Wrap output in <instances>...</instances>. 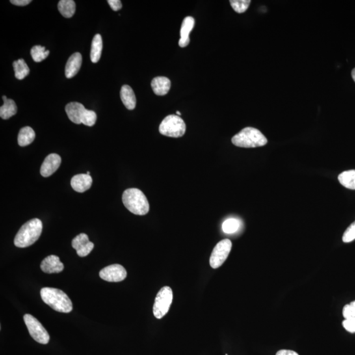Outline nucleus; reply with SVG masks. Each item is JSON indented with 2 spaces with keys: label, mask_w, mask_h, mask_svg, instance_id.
I'll return each instance as SVG.
<instances>
[{
  "label": "nucleus",
  "mask_w": 355,
  "mask_h": 355,
  "mask_svg": "<svg viewBox=\"0 0 355 355\" xmlns=\"http://www.w3.org/2000/svg\"><path fill=\"white\" fill-rule=\"evenodd\" d=\"M40 295L43 302L53 310L64 313H70L73 310L72 302L62 290L44 287L41 289Z\"/></svg>",
  "instance_id": "obj_1"
},
{
  "label": "nucleus",
  "mask_w": 355,
  "mask_h": 355,
  "mask_svg": "<svg viewBox=\"0 0 355 355\" xmlns=\"http://www.w3.org/2000/svg\"><path fill=\"white\" fill-rule=\"evenodd\" d=\"M42 222L38 218H33L24 224L15 238V246L25 248L35 243L42 231Z\"/></svg>",
  "instance_id": "obj_2"
},
{
  "label": "nucleus",
  "mask_w": 355,
  "mask_h": 355,
  "mask_svg": "<svg viewBox=\"0 0 355 355\" xmlns=\"http://www.w3.org/2000/svg\"><path fill=\"white\" fill-rule=\"evenodd\" d=\"M122 199L125 207L134 215H145L149 211L148 199L144 193L137 188L125 190Z\"/></svg>",
  "instance_id": "obj_3"
},
{
  "label": "nucleus",
  "mask_w": 355,
  "mask_h": 355,
  "mask_svg": "<svg viewBox=\"0 0 355 355\" xmlns=\"http://www.w3.org/2000/svg\"><path fill=\"white\" fill-rule=\"evenodd\" d=\"M231 142L234 146L240 148H253L265 146L268 140L258 129L247 127L235 134L231 139Z\"/></svg>",
  "instance_id": "obj_4"
},
{
  "label": "nucleus",
  "mask_w": 355,
  "mask_h": 355,
  "mask_svg": "<svg viewBox=\"0 0 355 355\" xmlns=\"http://www.w3.org/2000/svg\"><path fill=\"white\" fill-rule=\"evenodd\" d=\"M186 129V124L183 119L170 114L162 121L159 126V133L168 137L180 138L185 135Z\"/></svg>",
  "instance_id": "obj_5"
},
{
  "label": "nucleus",
  "mask_w": 355,
  "mask_h": 355,
  "mask_svg": "<svg viewBox=\"0 0 355 355\" xmlns=\"http://www.w3.org/2000/svg\"><path fill=\"white\" fill-rule=\"evenodd\" d=\"M173 299L172 290L168 286L162 287L158 292L153 305V312L155 317L161 319L169 311Z\"/></svg>",
  "instance_id": "obj_6"
},
{
  "label": "nucleus",
  "mask_w": 355,
  "mask_h": 355,
  "mask_svg": "<svg viewBox=\"0 0 355 355\" xmlns=\"http://www.w3.org/2000/svg\"><path fill=\"white\" fill-rule=\"evenodd\" d=\"M24 321L32 338L41 344L48 343L49 335L46 330L33 316L26 314L23 317Z\"/></svg>",
  "instance_id": "obj_7"
},
{
  "label": "nucleus",
  "mask_w": 355,
  "mask_h": 355,
  "mask_svg": "<svg viewBox=\"0 0 355 355\" xmlns=\"http://www.w3.org/2000/svg\"><path fill=\"white\" fill-rule=\"evenodd\" d=\"M231 247L232 244L228 239L223 240L216 244L210 257V265L212 268L216 269L223 265L228 258Z\"/></svg>",
  "instance_id": "obj_8"
},
{
  "label": "nucleus",
  "mask_w": 355,
  "mask_h": 355,
  "mask_svg": "<svg viewBox=\"0 0 355 355\" xmlns=\"http://www.w3.org/2000/svg\"><path fill=\"white\" fill-rule=\"evenodd\" d=\"M127 276L126 269L119 264L106 266L99 272L100 278L109 282H119L124 280Z\"/></svg>",
  "instance_id": "obj_9"
},
{
  "label": "nucleus",
  "mask_w": 355,
  "mask_h": 355,
  "mask_svg": "<svg viewBox=\"0 0 355 355\" xmlns=\"http://www.w3.org/2000/svg\"><path fill=\"white\" fill-rule=\"evenodd\" d=\"M72 246L77 251V255L79 257H84L92 252L94 248V244L89 240L86 233H82L73 240Z\"/></svg>",
  "instance_id": "obj_10"
},
{
  "label": "nucleus",
  "mask_w": 355,
  "mask_h": 355,
  "mask_svg": "<svg viewBox=\"0 0 355 355\" xmlns=\"http://www.w3.org/2000/svg\"><path fill=\"white\" fill-rule=\"evenodd\" d=\"M62 163V158L55 153L47 155L42 164L40 174L43 177H49L59 168Z\"/></svg>",
  "instance_id": "obj_11"
},
{
  "label": "nucleus",
  "mask_w": 355,
  "mask_h": 355,
  "mask_svg": "<svg viewBox=\"0 0 355 355\" xmlns=\"http://www.w3.org/2000/svg\"><path fill=\"white\" fill-rule=\"evenodd\" d=\"M40 268L45 273H60L64 270V265L61 262L59 257L55 255H49L43 260Z\"/></svg>",
  "instance_id": "obj_12"
},
{
  "label": "nucleus",
  "mask_w": 355,
  "mask_h": 355,
  "mask_svg": "<svg viewBox=\"0 0 355 355\" xmlns=\"http://www.w3.org/2000/svg\"><path fill=\"white\" fill-rule=\"evenodd\" d=\"M92 178L87 174H79L75 175L71 181V187L75 191L83 193L87 191L92 185Z\"/></svg>",
  "instance_id": "obj_13"
},
{
  "label": "nucleus",
  "mask_w": 355,
  "mask_h": 355,
  "mask_svg": "<svg viewBox=\"0 0 355 355\" xmlns=\"http://www.w3.org/2000/svg\"><path fill=\"white\" fill-rule=\"evenodd\" d=\"M86 108L82 103L71 102L66 105V111L69 120L77 125L82 124V117Z\"/></svg>",
  "instance_id": "obj_14"
},
{
  "label": "nucleus",
  "mask_w": 355,
  "mask_h": 355,
  "mask_svg": "<svg viewBox=\"0 0 355 355\" xmlns=\"http://www.w3.org/2000/svg\"><path fill=\"white\" fill-rule=\"evenodd\" d=\"M82 63V57L79 52L73 53L68 61L66 66V76L67 79L74 77L79 73Z\"/></svg>",
  "instance_id": "obj_15"
},
{
  "label": "nucleus",
  "mask_w": 355,
  "mask_h": 355,
  "mask_svg": "<svg viewBox=\"0 0 355 355\" xmlns=\"http://www.w3.org/2000/svg\"><path fill=\"white\" fill-rule=\"evenodd\" d=\"M195 25L194 19L192 17H187L184 19L182 23L181 29V39L179 44L181 47L188 46L190 44V34L194 29Z\"/></svg>",
  "instance_id": "obj_16"
},
{
  "label": "nucleus",
  "mask_w": 355,
  "mask_h": 355,
  "mask_svg": "<svg viewBox=\"0 0 355 355\" xmlns=\"http://www.w3.org/2000/svg\"><path fill=\"white\" fill-rule=\"evenodd\" d=\"M171 82L168 78L157 77L154 78L151 82V88L153 92L157 96H163L169 92Z\"/></svg>",
  "instance_id": "obj_17"
},
{
  "label": "nucleus",
  "mask_w": 355,
  "mask_h": 355,
  "mask_svg": "<svg viewBox=\"0 0 355 355\" xmlns=\"http://www.w3.org/2000/svg\"><path fill=\"white\" fill-rule=\"evenodd\" d=\"M121 99L125 107L129 110L135 109L136 105V98L133 88L131 86L124 85L121 88Z\"/></svg>",
  "instance_id": "obj_18"
},
{
  "label": "nucleus",
  "mask_w": 355,
  "mask_h": 355,
  "mask_svg": "<svg viewBox=\"0 0 355 355\" xmlns=\"http://www.w3.org/2000/svg\"><path fill=\"white\" fill-rule=\"evenodd\" d=\"M4 105L0 107V116L2 119H9L17 113V107L15 101L12 99H8L4 96L2 97Z\"/></svg>",
  "instance_id": "obj_19"
},
{
  "label": "nucleus",
  "mask_w": 355,
  "mask_h": 355,
  "mask_svg": "<svg viewBox=\"0 0 355 355\" xmlns=\"http://www.w3.org/2000/svg\"><path fill=\"white\" fill-rule=\"evenodd\" d=\"M103 49V40L100 34H97L94 36L92 42L91 48V61L94 64H96L100 60L101 52Z\"/></svg>",
  "instance_id": "obj_20"
},
{
  "label": "nucleus",
  "mask_w": 355,
  "mask_h": 355,
  "mask_svg": "<svg viewBox=\"0 0 355 355\" xmlns=\"http://www.w3.org/2000/svg\"><path fill=\"white\" fill-rule=\"evenodd\" d=\"M35 137V132L31 127H23L18 134V144L21 147L29 146L33 142Z\"/></svg>",
  "instance_id": "obj_21"
},
{
  "label": "nucleus",
  "mask_w": 355,
  "mask_h": 355,
  "mask_svg": "<svg viewBox=\"0 0 355 355\" xmlns=\"http://www.w3.org/2000/svg\"><path fill=\"white\" fill-rule=\"evenodd\" d=\"M58 10L63 16L71 18L75 13V2L73 0H61L58 4Z\"/></svg>",
  "instance_id": "obj_22"
},
{
  "label": "nucleus",
  "mask_w": 355,
  "mask_h": 355,
  "mask_svg": "<svg viewBox=\"0 0 355 355\" xmlns=\"http://www.w3.org/2000/svg\"><path fill=\"white\" fill-rule=\"evenodd\" d=\"M338 180L344 187L355 190V170L344 171L339 175Z\"/></svg>",
  "instance_id": "obj_23"
},
{
  "label": "nucleus",
  "mask_w": 355,
  "mask_h": 355,
  "mask_svg": "<svg viewBox=\"0 0 355 355\" xmlns=\"http://www.w3.org/2000/svg\"><path fill=\"white\" fill-rule=\"evenodd\" d=\"M15 71V76L18 80L25 79L29 74L30 69L23 59L15 61L13 64Z\"/></svg>",
  "instance_id": "obj_24"
},
{
  "label": "nucleus",
  "mask_w": 355,
  "mask_h": 355,
  "mask_svg": "<svg viewBox=\"0 0 355 355\" xmlns=\"http://www.w3.org/2000/svg\"><path fill=\"white\" fill-rule=\"evenodd\" d=\"M32 59L35 62H41L46 59L49 54V50H45V47L41 45H35L30 50Z\"/></svg>",
  "instance_id": "obj_25"
},
{
  "label": "nucleus",
  "mask_w": 355,
  "mask_h": 355,
  "mask_svg": "<svg viewBox=\"0 0 355 355\" xmlns=\"http://www.w3.org/2000/svg\"><path fill=\"white\" fill-rule=\"evenodd\" d=\"M240 226V222L236 218H228L222 224V229L224 233H233L238 230Z\"/></svg>",
  "instance_id": "obj_26"
},
{
  "label": "nucleus",
  "mask_w": 355,
  "mask_h": 355,
  "mask_svg": "<svg viewBox=\"0 0 355 355\" xmlns=\"http://www.w3.org/2000/svg\"><path fill=\"white\" fill-rule=\"evenodd\" d=\"M229 3L235 12L238 14H243L248 10L251 1L250 0H231Z\"/></svg>",
  "instance_id": "obj_27"
},
{
  "label": "nucleus",
  "mask_w": 355,
  "mask_h": 355,
  "mask_svg": "<svg viewBox=\"0 0 355 355\" xmlns=\"http://www.w3.org/2000/svg\"><path fill=\"white\" fill-rule=\"evenodd\" d=\"M97 114L94 111L86 109L84 111L82 117V124L88 127H93L96 123Z\"/></svg>",
  "instance_id": "obj_28"
},
{
  "label": "nucleus",
  "mask_w": 355,
  "mask_h": 355,
  "mask_svg": "<svg viewBox=\"0 0 355 355\" xmlns=\"http://www.w3.org/2000/svg\"><path fill=\"white\" fill-rule=\"evenodd\" d=\"M355 240V221L346 229L343 235L344 243H349Z\"/></svg>",
  "instance_id": "obj_29"
},
{
  "label": "nucleus",
  "mask_w": 355,
  "mask_h": 355,
  "mask_svg": "<svg viewBox=\"0 0 355 355\" xmlns=\"http://www.w3.org/2000/svg\"><path fill=\"white\" fill-rule=\"evenodd\" d=\"M343 315L345 319L355 317V301L343 307Z\"/></svg>",
  "instance_id": "obj_30"
},
{
  "label": "nucleus",
  "mask_w": 355,
  "mask_h": 355,
  "mask_svg": "<svg viewBox=\"0 0 355 355\" xmlns=\"http://www.w3.org/2000/svg\"><path fill=\"white\" fill-rule=\"evenodd\" d=\"M342 324H343V328L347 332L352 333H355V317L345 319Z\"/></svg>",
  "instance_id": "obj_31"
},
{
  "label": "nucleus",
  "mask_w": 355,
  "mask_h": 355,
  "mask_svg": "<svg viewBox=\"0 0 355 355\" xmlns=\"http://www.w3.org/2000/svg\"><path fill=\"white\" fill-rule=\"evenodd\" d=\"M107 2L110 7L114 12H117V11L121 10V8H122V3H121L120 0H108Z\"/></svg>",
  "instance_id": "obj_32"
},
{
  "label": "nucleus",
  "mask_w": 355,
  "mask_h": 355,
  "mask_svg": "<svg viewBox=\"0 0 355 355\" xmlns=\"http://www.w3.org/2000/svg\"><path fill=\"white\" fill-rule=\"evenodd\" d=\"M11 3L17 6H25L31 3V0H11Z\"/></svg>",
  "instance_id": "obj_33"
},
{
  "label": "nucleus",
  "mask_w": 355,
  "mask_h": 355,
  "mask_svg": "<svg viewBox=\"0 0 355 355\" xmlns=\"http://www.w3.org/2000/svg\"><path fill=\"white\" fill-rule=\"evenodd\" d=\"M276 355H300V354H299L298 353H297V352L295 351H293V350L283 349V350H279V351L277 352V353Z\"/></svg>",
  "instance_id": "obj_34"
},
{
  "label": "nucleus",
  "mask_w": 355,
  "mask_h": 355,
  "mask_svg": "<svg viewBox=\"0 0 355 355\" xmlns=\"http://www.w3.org/2000/svg\"><path fill=\"white\" fill-rule=\"evenodd\" d=\"M352 77L355 82V68L352 71Z\"/></svg>",
  "instance_id": "obj_35"
},
{
  "label": "nucleus",
  "mask_w": 355,
  "mask_h": 355,
  "mask_svg": "<svg viewBox=\"0 0 355 355\" xmlns=\"http://www.w3.org/2000/svg\"><path fill=\"white\" fill-rule=\"evenodd\" d=\"M176 113L178 114V116H180L181 114V112H180V111H177Z\"/></svg>",
  "instance_id": "obj_36"
},
{
  "label": "nucleus",
  "mask_w": 355,
  "mask_h": 355,
  "mask_svg": "<svg viewBox=\"0 0 355 355\" xmlns=\"http://www.w3.org/2000/svg\"><path fill=\"white\" fill-rule=\"evenodd\" d=\"M86 174H87L88 175H90V172H87V173H86Z\"/></svg>",
  "instance_id": "obj_37"
},
{
  "label": "nucleus",
  "mask_w": 355,
  "mask_h": 355,
  "mask_svg": "<svg viewBox=\"0 0 355 355\" xmlns=\"http://www.w3.org/2000/svg\"><path fill=\"white\" fill-rule=\"evenodd\" d=\"M226 355H228V354H226Z\"/></svg>",
  "instance_id": "obj_38"
}]
</instances>
